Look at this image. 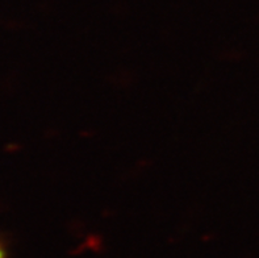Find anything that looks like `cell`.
<instances>
[{"label":"cell","instance_id":"6da1fadb","mask_svg":"<svg viewBox=\"0 0 259 258\" xmlns=\"http://www.w3.org/2000/svg\"><path fill=\"white\" fill-rule=\"evenodd\" d=\"M0 258H4V252H3V248L0 246Z\"/></svg>","mask_w":259,"mask_h":258}]
</instances>
